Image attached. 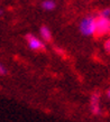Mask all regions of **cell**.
<instances>
[{
  "mask_svg": "<svg viewBox=\"0 0 110 122\" xmlns=\"http://www.w3.org/2000/svg\"><path fill=\"white\" fill-rule=\"evenodd\" d=\"M80 31L84 36H93L95 33V16H87L80 22Z\"/></svg>",
  "mask_w": 110,
  "mask_h": 122,
  "instance_id": "1",
  "label": "cell"
},
{
  "mask_svg": "<svg viewBox=\"0 0 110 122\" xmlns=\"http://www.w3.org/2000/svg\"><path fill=\"white\" fill-rule=\"evenodd\" d=\"M95 36H104L110 35V18H106L102 16L95 17Z\"/></svg>",
  "mask_w": 110,
  "mask_h": 122,
  "instance_id": "2",
  "label": "cell"
},
{
  "mask_svg": "<svg viewBox=\"0 0 110 122\" xmlns=\"http://www.w3.org/2000/svg\"><path fill=\"white\" fill-rule=\"evenodd\" d=\"M25 38H26V41H27V43H28V46H29L30 49H33V51H44L45 49V46L43 44V41H40L39 38L35 37L34 35L27 34Z\"/></svg>",
  "mask_w": 110,
  "mask_h": 122,
  "instance_id": "3",
  "label": "cell"
},
{
  "mask_svg": "<svg viewBox=\"0 0 110 122\" xmlns=\"http://www.w3.org/2000/svg\"><path fill=\"white\" fill-rule=\"evenodd\" d=\"M90 109L94 115L101 114V107H100V94L93 93L90 97Z\"/></svg>",
  "mask_w": 110,
  "mask_h": 122,
  "instance_id": "4",
  "label": "cell"
},
{
  "mask_svg": "<svg viewBox=\"0 0 110 122\" xmlns=\"http://www.w3.org/2000/svg\"><path fill=\"white\" fill-rule=\"evenodd\" d=\"M39 33H40V36L44 38L46 41H52V33L50 28L47 26H42L39 29Z\"/></svg>",
  "mask_w": 110,
  "mask_h": 122,
  "instance_id": "5",
  "label": "cell"
},
{
  "mask_svg": "<svg viewBox=\"0 0 110 122\" xmlns=\"http://www.w3.org/2000/svg\"><path fill=\"white\" fill-rule=\"evenodd\" d=\"M55 2L53 1V0H45V1H43L42 2V8L43 9H45V10H53L55 8Z\"/></svg>",
  "mask_w": 110,
  "mask_h": 122,
  "instance_id": "6",
  "label": "cell"
},
{
  "mask_svg": "<svg viewBox=\"0 0 110 122\" xmlns=\"http://www.w3.org/2000/svg\"><path fill=\"white\" fill-rule=\"evenodd\" d=\"M99 16H102V17H106V18H110V8H104L100 11Z\"/></svg>",
  "mask_w": 110,
  "mask_h": 122,
  "instance_id": "7",
  "label": "cell"
},
{
  "mask_svg": "<svg viewBox=\"0 0 110 122\" xmlns=\"http://www.w3.org/2000/svg\"><path fill=\"white\" fill-rule=\"evenodd\" d=\"M103 47H104V51H106L108 54H110V38H108V39L104 41V45H103Z\"/></svg>",
  "mask_w": 110,
  "mask_h": 122,
  "instance_id": "8",
  "label": "cell"
},
{
  "mask_svg": "<svg viewBox=\"0 0 110 122\" xmlns=\"http://www.w3.org/2000/svg\"><path fill=\"white\" fill-rule=\"evenodd\" d=\"M6 74H7V68L2 64H0V75H6Z\"/></svg>",
  "mask_w": 110,
  "mask_h": 122,
  "instance_id": "9",
  "label": "cell"
},
{
  "mask_svg": "<svg viewBox=\"0 0 110 122\" xmlns=\"http://www.w3.org/2000/svg\"><path fill=\"white\" fill-rule=\"evenodd\" d=\"M106 95H107V97H108V99H110V87H109V89H108V90H107Z\"/></svg>",
  "mask_w": 110,
  "mask_h": 122,
  "instance_id": "10",
  "label": "cell"
},
{
  "mask_svg": "<svg viewBox=\"0 0 110 122\" xmlns=\"http://www.w3.org/2000/svg\"><path fill=\"white\" fill-rule=\"evenodd\" d=\"M1 14H2V11H1V10H0V15H1Z\"/></svg>",
  "mask_w": 110,
  "mask_h": 122,
  "instance_id": "11",
  "label": "cell"
}]
</instances>
